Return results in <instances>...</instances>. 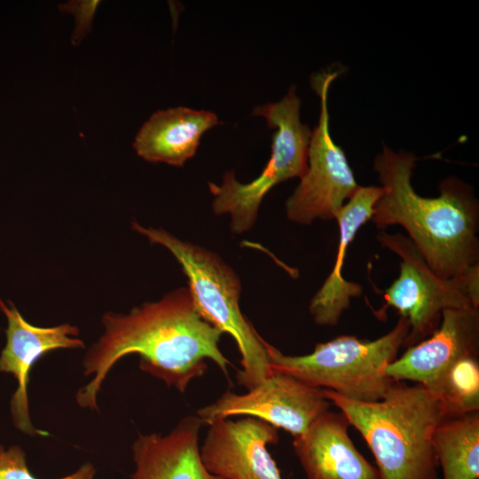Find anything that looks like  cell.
<instances>
[{"label":"cell","instance_id":"6da1fadb","mask_svg":"<svg viewBox=\"0 0 479 479\" xmlns=\"http://www.w3.org/2000/svg\"><path fill=\"white\" fill-rule=\"evenodd\" d=\"M101 322L104 332L82 359L83 375L91 376L75 394L82 408L98 412L97 397L106 377L129 355H137L142 371L180 392L206 373L207 359L228 373L231 363L219 349L223 334L197 312L188 287L127 314L106 311Z\"/></svg>","mask_w":479,"mask_h":479},{"label":"cell","instance_id":"7a4b0ae2","mask_svg":"<svg viewBox=\"0 0 479 479\" xmlns=\"http://www.w3.org/2000/svg\"><path fill=\"white\" fill-rule=\"evenodd\" d=\"M416 161L412 153L383 146L373 164L382 194L371 219L380 229L403 226L439 278L457 279L478 263V202L472 189L456 177L443 181L436 198L419 195L412 185Z\"/></svg>","mask_w":479,"mask_h":479},{"label":"cell","instance_id":"3957f363","mask_svg":"<svg viewBox=\"0 0 479 479\" xmlns=\"http://www.w3.org/2000/svg\"><path fill=\"white\" fill-rule=\"evenodd\" d=\"M322 392L364 437L379 479H438L432 438L446 416L424 386L396 381L375 402L350 400L325 389Z\"/></svg>","mask_w":479,"mask_h":479},{"label":"cell","instance_id":"277c9868","mask_svg":"<svg viewBox=\"0 0 479 479\" xmlns=\"http://www.w3.org/2000/svg\"><path fill=\"white\" fill-rule=\"evenodd\" d=\"M131 228L175 256L188 279L197 312L234 339L242 367L237 374L238 383L249 390L271 376L265 341L240 310L241 286L234 271L216 254L181 240L162 228L144 227L137 222H131Z\"/></svg>","mask_w":479,"mask_h":479},{"label":"cell","instance_id":"5b68a950","mask_svg":"<svg viewBox=\"0 0 479 479\" xmlns=\"http://www.w3.org/2000/svg\"><path fill=\"white\" fill-rule=\"evenodd\" d=\"M410 325L400 317L392 330L375 340L342 335L318 343L313 351L288 356L265 342L271 373L291 376L313 387L361 402L382 399L396 382L386 375L397 356Z\"/></svg>","mask_w":479,"mask_h":479},{"label":"cell","instance_id":"8992f818","mask_svg":"<svg viewBox=\"0 0 479 479\" xmlns=\"http://www.w3.org/2000/svg\"><path fill=\"white\" fill-rule=\"evenodd\" d=\"M301 100L291 87L279 102L255 107L252 114L263 117L275 131L270 160L261 174L247 184L239 182L233 171L224 173L222 183H208L214 196L215 214H229L231 230L241 234L254 225L264 196L278 184L302 177L307 169L311 131L300 119Z\"/></svg>","mask_w":479,"mask_h":479},{"label":"cell","instance_id":"52a82bcc","mask_svg":"<svg viewBox=\"0 0 479 479\" xmlns=\"http://www.w3.org/2000/svg\"><path fill=\"white\" fill-rule=\"evenodd\" d=\"M337 75L338 72L323 71L310 79L320 99L319 119L310 135L306 172L286 202L288 219L300 224L335 219L344 201L359 186L344 152L330 135L327 96Z\"/></svg>","mask_w":479,"mask_h":479},{"label":"cell","instance_id":"ba28073f","mask_svg":"<svg viewBox=\"0 0 479 479\" xmlns=\"http://www.w3.org/2000/svg\"><path fill=\"white\" fill-rule=\"evenodd\" d=\"M377 239L383 247L401 258L399 276L383 297L386 307L395 308L409 322L404 346H412L431 335L440 324L443 310L474 307L459 279L439 278L408 237L383 232Z\"/></svg>","mask_w":479,"mask_h":479},{"label":"cell","instance_id":"9c48e42d","mask_svg":"<svg viewBox=\"0 0 479 479\" xmlns=\"http://www.w3.org/2000/svg\"><path fill=\"white\" fill-rule=\"evenodd\" d=\"M330 404L322 389L272 373L246 394L225 392L213 404L198 410L197 416L207 425L232 416H251L283 428L295 438L328 411Z\"/></svg>","mask_w":479,"mask_h":479},{"label":"cell","instance_id":"30bf717a","mask_svg":"<svg viewBox=\"0 0 479 479\" xmlns=\"http://www.w3.org/2000/svg\"><path fill=\"white\" fill-rule=\"evenodd\" d=\"M208 426L200 456L211 474L224 479H282L267 449L279 441L277 428L251 416Z\"/></svg>","mask_w":479,"mask_h":479},{"label":"cell","instance_id":"8fae6325","mask_svg":"<svg viewBox=\"0 0 479 479\" xmlns=\"http://www.w3.org/2000/svg\"><path fill=\"white\" fill-rule=\"evenodd\" d=\"M0 310L7 318L6 344L0 355V373H12L18 387L11 399L14 426L29 436L38 434L32 424L27 399L29 372L46 353L59 349H84L79 329L68 323L37 326L27 322L12 302L0 300Z\"/></svg>","mask_w":479,"mask_h":479},{"label":"cell","instance_id":"7c38bea8","mask_svg":"<svg viewBox=\"0 0 479 479\" xmlns=\"http://www.w3.org/2000/svg\"><path fill=\"white\" fill-rule=\"evenodd\" d=\"M478 309H446L431 336L408 347L385 373L394 381H412L428 389L460 359L478 356Z\"/></svg>","mask_w":479,"mask_h":479},{"label":"cell","instance_id":"4fadbf2b","mask_svg":"<svg viewBox=\"0 0 479 479\" xmlns=\"http://www.w3.org/2000/svg\"><path fill=\"white\" fill-rule=\"evenodd\" d=\"M342 412L326 411L293 442L308 479H379L378 471L356 448Z\"/></svg>","mask_w":479,"mask_h":479},{"label":"cell","instance_id":"5bb4252c","mask_svg":"<svg viewBox=\"0 0 479 479\" xmlns=\"http://www.w3.org/2000/svg\"><path fill=\"white\" fill-rule=\"evenodd\" d=\"M201 420L187 416L165 436L138 434L133 442L131 479H224L204 466L199 436Z\"/></svg>","mask_w":479,"mask_h":479},{"label":"cell","instance_id":"9a60e30c","mask_svg":"<svg viewBox=\"0 0 479 479\" xmlns=\"http://www.w3.org/2000/svg\"><path fill=\"white\" fill-rule=\"evenodd\" d=\"M381 194V186H358L335 216L340 232L335 263L310 303V312L318 326H335L349 308L351 299L362 294L363 287L359 284L342 277V267L349 245L358 229L372 218Z\"/></svg>","mask_w":479,"mask_h":479},{"label":"cell","instance_id":"2e32d148","mask_svg":"<svg viewBox=\"0 0 479 479\" xmlns=\"http://www.w3.org/2000/svg\"><path fill=\"white\" fill-rule=\"evenodd\" d=\"M219 123L211 111L185 106L160 110L140 128L133 147L145 161L183 167L196 153L202 135Z\"/></svg>","mask_w":479,"mask_h":479},{"label":"cell","instance_id":"e0dca14e","mask_svg":"<svg viewBox=\"0 0 479 479\" xmlns=\"http://www.w3.org/2000/svg\"><path fill=\"white\" fill-rule=\"evenodd\" d=\"M443 479H478L479 412L444 418L433 434Z\"/></svg>","mask_w":479,"mask_h":479},{"label":"cell","instance_id":"ac0fdd59","mask_svg":"<svg viewBox=\"0 0 479 479\" xmlns=\"http://www.w3.org/2000/svg\"><path fill=\"white\" fill-rule=\"evenodd\" d=\"M446 417L479 410V362L466 357L452 365L433 386L427 389Z\"/></svg>","mask_w":479,"mask_h":479},{"label":"cell","instance_id":"d6986e66","mask_svg":"<svg viewBox=\"0 0 479 479\" xmlns=\"http://www.w3.org/2000/svg\"><path fill=\"white\" fill-rule=\"evenodd\" d=\"M95 467L86 462L75 472L59 479H95ZM0 479H36L27 465L26 453L18 445L5 450L0 445Z\"/></svg>","mask_w":479,"mask_h":479},{"label":"cell","instance_id":"ffe728a7","mask_svg":"<svg viewBox=\"0 0 479 479\" xmlns=\"http://www.w3.org/2000/svg\"><path fill=\"white\" fill-rule=\"evenodd\" d=\"M463 290L472 305L479 307V266L478 263L470 266L459 277Z\"/></svg>","mask_w":479,"mask_h":479}]
</instances>
